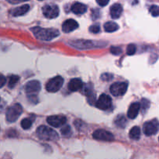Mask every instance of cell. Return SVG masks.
Listing matches in <instances>:
<instances>
[{"instance_id":"6da1fadb","label":"cell","mask_w":159,"mask_h":159,"mask_svg":"<svg viewBox=\"0 0 159 159\" xmlns=\"http://www.w3.org/2000/svg\"><path fill=\"white\" fill-rule=\"evenodd\" d=\"M30 30L36 38L40 40H44V41H50L60 35L59 31L53 28L46 29V28H41L40 26H35V27H32Z\"/></svg>"},{"instance_id":"7a4b0ae2","label":"cell","mask_w":159,"mask_h":159,"mask_svg":"<svg viewBox=\"0 0 159 159\" xmlns=\"http://www.w3.org/2000/svg\"><path fill=\"white\" fill-rule=\"evenodd\" d=\"M37 135L40 140L43 141H57L59 138L55 130L46 126H40L37 130Z\"/></svg>"},{"instance_id":"3957f363","label":"cell","mask_w":159,"mask_h":159,"mask_svg":"<svg viewBox=\"0 0 159 159\" xmlns=\"http://www.w3.org/2000/svg\"><path fill=\"white\" fill-rule=\"evenodd\" d=\"M71 46H73L74 48L77 49L85 50V49H91V48H100L102 47L106 46L107 44V43H103L102 42H95L93 40H74L69 43Z\"/></svg>"},{"instance_id":"277c9868","label":"cell","mask_w":159,"mask_h":159,"mask_svg":"<svg viewBox=\"0 0 159 159\" xmlns=\"http://www.w3.org/2000/svg\"><path fill=\"white\" fill-rule=\"evenodd\" d=\"M23 113V107L20 104L15 103L11 106L6 110V120L9 123H14L17 120Z\"/></svg>"},{"instance_id":"5b68a950","label":"cell","mask_w":159,"mask_h":159,"mask_svg":"<svg viewBox=\"0 0 159 159\" xmlns=\"http://www.w3.org/2000/svg\"><path fill=\"white\" fill-rule=\"evenodd\" d=\"M64 83V79L61 76H56L50 79L46 85V89L49 93H57L62 87Z\"/></svg>"},{"instance_id":"8992f818","label":"cell","mask_w":159,"mask_h":159,"mask_svg":"<svg viewBox=\"0 0 159 159\" xmlns=\"http://www.w3.org/2000/svg\"><path fill=\"white\" fill-rule=\"evenodd\" d=\"M128 84L127 82H118L113 83L110 86V93L114 96H124L127 93Z\"/></svg>"},{"instance_id":"52a82bcc","label":"cell","mask_w":159,"mask_h":159,"mask_svg":"<svg viewBox=\"0 0 159 159\" xmlns=\"http://www.w3.org/2000/svg\"><path fill=\"white\" fill-rule=\"evenodd\" d=\"M40 88H41L40 83L38 81L32 80L26 83V86H25V90H26V93L28 95V96L34 98L37 96V94L40 92Z\"/></svg>"},{"instance_id":"ba28073f","label":"cell","mask_w":159,"mask_h":159,"mask_svg":"<svg viewBox=\"0 0 159 159\" xmlns=\"http://www.w3.org/2000/svg\"><path fill=\"white\" fill-rule=\"evenodd\" d=\"M143 130L146 136H152L158 133V120L155 119L149 122L145 123L143 127Z\"/></svg>"},{"instance_id":"9c48e42d","label":"cell","mask_w":159,"mask_h":159,"mask_svg":"<svg viewBox=\"0 0 159 159\" xmlns=\"http://www.w3.org/2000/svg\"><path fill=\"white\" fill-rule=\"evenodd\" d=\"M96 107L102 110H107L111 108L112 99L107 94H102L96 102Z\"/></svg>"},{"instance_id":"30bf717a","label":"cell","mask_w":159,"mask_h":159,"mask_svg":"<svg viewBox=\"0 0 159 159\" xmlns=\"http://www.w3.org/2000/svg\"><path fill=\"white\" fill-rule=\"evenodd\" d=\"M43 13L48 19H54L59 15V8L54 4L46 5L43 7Z\"/></svg>"},{"instance_id":"8fae6325","label":"cell","mask_w":159,"mask_h":159,"mask_svg":"<svg viewBox=\"0 0 159 159\" xmlns=\"http://www.w3.org/2000/svg\"><path fill=\"white\" fill-rule=\"evenodd\" d=\"M93 138L99 141H113L114 140V136L110 132L102 129L95 130L93 133Z\"/></svg>"},{"instance_id":"7c38bea8","label":"cell","mask_w":159,"mask_h":159,"mask_svg":"<svg viewBox=\"0 0 159 159\" xmlns=\"http://www.w3.org/2000/svg\"><path fill=\"white\" fill-rule=\"evenodd\" d=\"M48 124L54 127H60L66 124L67 118L61 115H56V116H51L47 119Z\"/></svg>"},{"instance_id":"4fadbf2b","label":"cell","mask_w":159,"mask_h":159,"mask_svg":"<svg viewBox=\"0 0 159 159\" xmlns=\"http://www.w3.org/2000/svg\"><path fill=\"white\" fill-rule=\"evenodd\" d=\"M79 27V23L72 19H69L64 22L62 24V30L65 33H70L75 30Z\"/></svg>"},{"instance_id":"5bb4252c","label":"cell","mask_w":159,"mask_h":159,"mask_svg":"<svg viewBox=\"0 0 159 159\" xmlns=\"http://www.w3.org/2000/svg\"><path fill=\"white\" fill-rule=\"evenodd\" d=\"M83 88V93L85 96H88V100L90 104L94 103L96 98H95V94L93 93V87L92 84H86L85 86H82Z\"/></svg>"},{"instance_id":"9a60e30c","label":"cell","mask_w":159,"mask_h":159,"mask_svg":"<svg viewBox=\"0 0 159 159\" xmlns=\"http://www.w3.org/2000/svg\"><path fill=\"white\" fill-rule=\"evenodd\" d=\"M82 86H83V82L80 79H78V78L71 79L68 83V89L71 92L79 91L81 89H82Z\"/></svg>"},{"instance_id":"2e32d148","label":"cell","mask_w":159,"mask_h":159,"mask_svg":"<svg viewBox=\"0 0 159 159\" xmlns=\"http://www.w3.org/2000/svg\"><path fill=\"white\" fill-rule=\"evenodd\" d=\"M140 103L139 102H133L129 107L127 111V116L130 119H135L138 115L140 111Z\"/></svg>"},{"instance_id":"e0dca14e","label":"cell","mask_w":159,"mask_h":159,"mask_svg":"<svg viewBox=\"0 0 159 159\" xmlns=\"http://www.w3.org/2000/svg\"><path fill=\"white\" fill-rule=\"evenodd\" d=\"M123 12V7L119 3L113 4L110 7V15L113 19H119Z\"/></svg>"},{"instance_id":"ac0fdd59","label":"cell","mask_w":159,"mask_h":159,"mask_svg":"<svg viewBox=\"0 0 159 159\" xmlns=\"http://www.w3.org/2000/svg\"><path fill=\"white\" fill-rule=\"evenodd\" d=\"M29 10L30 6L27 4H25L12 9V12H11V14H12L13 16H20L25 15Z\"/></svg>"},{"instance_id":"d6986e66","label":"cell","mask_w":159,"mask_h":159,"mask_svg":"<svg viewBox=\"0 0 159 159\" xmlns=\"http://www.w3.org/2000/svg\"><path fill=\"white\" fill-rule=\"evenodd\" d=\"M71 11L75 14L82 15V14H84L87 11V6L85 4H82L81 2H75L71 6Z\"/></svg>"},{"instance_id":"ffe728a7","label":"cell","mask_w":159,"mask_h":159,"mask_svg":"<svg viewBox=\"0 0 159 159\" xmlns=\"http://www.w3.org/2000/svg\"><path fill=\"white\" fill-rule=\"evenodd\" d=\"M104 29H105L106 32L113 33L119 29V25L117 23H114V22H107L104 24Z\"/></svg>"},{"instance_id":"44dd1931","label":"cell","mask_w":159,"mask_h":159,"mask_svg":"<svg viewBox=\"0 0 159 159\" xmlns=\"http://www.w3.org/2000/svg\"><path fill=\"white\" fill-rule=\"evenodd\" d=\"M129 136L133 140H139L141 138V129L138 127H134L131 130H130Z\"/></svg>"},{"instance_id":"7402d4cb","label":"cell","mask_w":159,"mask_h":159,"mask_svg":"<svg viewBox=\"0 0 159 159\" xmlns=\"http://www.w3.org/2000/svg\"><path fill=\"white\" fill-rule=\"evenodd\" d=\"M127 124V119L124 115H119L115 120V124L120 128H124Z\"/></svg>"},{"instance_id":"603a6c76","label":"cell","mask_w":159,"mask_h":159,"mask_svg":"<svg viewBox=\"0 0 159 159\" xmlns=\"http://www.w3.org/2000/svg\"><path fill=\"white\" fill-rule=\"evenodd\" d=\"M20 80V77L18 75H12L9 76V88L13 89L15 87V85H16L17 82Z\"/></svg>"},{"instance_id":"cb8c5ba5","label":"cell","mask_w":159,"mask_h":159,"mask_svg":"<svg viewBox=\"0 0 159 159\" xmlns=\"http://www.w3.org/2000/svg\"><path fill=\"white\" fill-rule=\"evenodd\" d=\"M31 126H32V121L28 118H25L21 121V127L24 130H28V129L30 128Z\"/></svg>"},{"instance_id":"d4e9b609","label":"cell","mask_w":159,"mask_h":159,"mask_svg":"<svg viewBox=\"0 0 159 159\" xmlns=\"http://www.w3.org/2000/svg\"><path fill=\"white\" fill-rule=\"evenodd\" d=\"M61 133L64 137H69L71 134V129L69 125H66L63 127L61 130Z\"/></svg>"},{"instance_id":"484cf974","label":"cell","mask_w":159,"mask_h":159,"mask_svg":"<svg viewBox=\"0 0 159 159\" xmlns=\"http://www.w3.org/2000/svg\"><path fill=\"white\" fill-rule=\"evenodd\" d=\"M149 106H150V102H149V100H148V99H143L142 100H141V104H140V108H141L143 113H144L146 110H148Z\"/></svg>"},{"instance_id":"4316f807","label":"cell","mask_w":159,"mask_h":159,"mask_svg":"<svg viewBox=\"0 0 159 159\" xmlns=\"http://www.w3.org/2000/svg\"><path fill=\"white\" fill-rule=\"evenodd\" d=\"M137 51V48H136V45L133 44V43H130L127 46V55H130L132 56L136 53Z\"/></svg>"},{"instance_id":"83f0119b","label":"cell","mask_w":159,"mask_h":159,"mask_svg":"<svg viewBox=\"0 0 159 159\" xmlns=\"http://www.w3.org/2000/svg\"><path fill=\"white\" fill-rule=\"evenodd\" d=\"M149 11H150L151 14H152L153 16H155V17L158 16L159 8L158 6H156V5H153V6H152L150 7V9H149Z\"/></svg>"},{"instance_id":"f1b7e54d","label":"cell","mask_w":159,"mask_h":159,"mask_svg":"<svg viewBox=\"0 0 159 159\" xmlns=\"http://www.w3.org/2000/svg\"><path fill=\"white\" fill-rule=\"evenodd\" d=\"M110 52L113 55H120L122 54V49L120 47H112L110 48Z\"/></svg>"},{"instance_id":"f546056e","label":"cell","mask_w":159,"mask_h":159,"mask_svg":"<svg viewBox=\"0 0 159 159\" xmlns=\"http://www.w3.org/2000/svg\"><path fill=\"white\" fill-rule=\"evenodd\" d=\"M89 31L93 34H98L100 32V26L99 24H93L89 27Z\"/></svg>"},{"instance_id":"4dcf8cb0","label":"cell","mask_w":159,"mask_h":159,"mask_svg":"<svg viewBox=\"0 0 159 159\" xmlns=\"http://www.w3.org/2000/svg\"><path fill=\"white\" fill-rule=\"evenodd\" d=\"M113 75L110 74V73H104L103 75H101V79L102 81H105V82H109V81L112 80L113 79Z\"/></svg>"},{"instance_id":"1f68e13d","label":"cell","mask_w":159,"mask_h":159,"mask_svg":"<svg viewBox=\"0 0 159 159\" xmlns=\"http://www.w3.org/2000/svg\"><path fill=\"white\" fill-rule=\"evenodd\" d=\"M92 16H93V20H96L97 18H99V9H94L93 11V13H92Z\"/></svg>"},{"instance_id":"d6a6232c","label":"cell","mask_w":159,"mask_h":159,"mask_svg":"<svg viewBox=\"0 0 159 159\" xmlns=\"http://www.w3.org/2000/svg\"><path fill=\"white\" fill-rule=\"evenodd\" d=\"M6 82V77H5L4 75H2L0 74V89H1L2 87L4 86Z\"/></svg>"},{"instance_id":"836d02e7","label":"cell","mask_w":159,"mask_h":159,"mask_svg":"<svg viewBox=\"0 0 159 159\" xmlns=\"http://www.w3.org/2000/svg\"><path fill=\"white\" fill-rule=\"evenodd\" d=\"M96 2L100 6H106L109 3L110 0H96Z\"/></svg>"},{"instance_id":"e575fe53","label":"cell","mask_w":159,"mask_h":159,"mask_svg":"<svg viewBox=\"0 0 159 159\" xmlns=\"http://www.w3.org/2000/svg\"><path fill=\"white\" fill-rule=\"evenodd\" d=\"M6 1H7L8 2L11 3V4H18V3L29 1V0H6Z\"/></svg>"}]
</instances>
